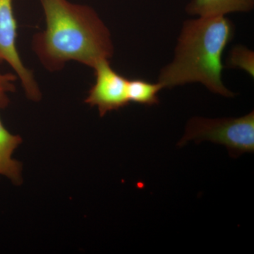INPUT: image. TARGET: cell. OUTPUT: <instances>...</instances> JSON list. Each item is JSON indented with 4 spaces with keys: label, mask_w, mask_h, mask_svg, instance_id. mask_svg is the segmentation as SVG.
Masks as SVG:
<instances>
[{
    "label": "cell",
    "mask_w": 254,
    "mask_h": 254,
    "mask_svg": "<svg viewBox=\"0 0 254 254\" xmlns=\"http://www.w3.org/2000/svg\"><path fill=\"white\" fill-rule=\"evenodd\" d=\"M93 69L95 83L85 100L86 104L97 107L100 117L129 104L127 94L128 79L113 69L109 60H101Z\"/></svg>",
    "instance_id": "5b68a950"
},
{
    "label": "cell",
    "mask_w": 254,
    "mask_h": 254,
    "mask_svg": "<svg viewBox=\"0 0 254 254\" xmlns=\"http://www.w3.org/2000/svg\"><path fill=\"white\" fill-rule=\"evenodd\" d=\"M17 29L12 0H0V64L7 63L21 82L28 99L38 101L42 98L41 89L16 48Z\"/></svg>",
    "instance_id": "277c9868"
},
{
    "label": "cell",
    "mask_w": 254,
    "mask_h": 254,
    "mask_svg": "<svg viewBox=\"0 0 254 254\" xmlns=\"http://www.w3.org/2000/svg\"><path fill=\"white\" fill-rule=\"evenodd\" d=\"M254 0H192L187 6L190 15L218 16L233 12H247L253 9Z\"/></svg>",
    "instance_id": "52a82bcc"
},
{
    "label": "cell",
    "mask_w": 254,
    "mask_h": 254,
    "mask_svg": "<svg viewBox=\"0 0 254 254\" xmlns=\"http://www.w3.org/2000/svg\"><path fill=\"white\" fill-rule=\"evenodd\" d=\"M17 79L15 73L0 71V110L4 109L9 105V94L15 91V83Z\"/></svg>",
    "instance_id": "30bf717a"
},
{
    "label": "cell",
    "mask_w": 254,
    "mask_h": 254,
    "mask_svg": "<svg viewBox=\"0 0 254 254\" xmlns=\"http://www.w3.org/2000/svg\"><path fill=\"white\" fill-rule=\"evenodd\" d=\"M227 64L230 67H239L245 70L254 77V54L246 47H234L227 58Z\"/></svg>",
    "instance_id": "9c48e42d"
},
{
    "label": "cell",
    "mask_w": 254,
    "mask_h": 254,
    "mask_svg": "<svg viewBox=\"0 0 254 254\" xmlns=\"http://www.w3.org/2000/svg\"><path fill=\"white\" fill-rule=\"evenodd\" d=\"M190 141H210L225 145L234 158L245 153H254V111L237 118L190 119L178 145L184 146Z\"/></svg>",
    "instance_id": "3957f363"
},
{
    "label": "cell",
    "mask_w": 254,
    "mask_h": 254,
    "mask_svg": "<svg viewBox=\"0 0 254 254\" xmlns=\"http://www.w3.org/2000/svg\"><path fill=\"white\" fill-rule=\"evenodd\" d=\"M163 86L160 83H153L140 79H128L127 86V94H128L129 103H138L146 106H152L158 104V93Z\"/></svg>",
    "instance_id": "ba28073f"
},
{
    "label": "cell",
    "mask_w": 254,
    "mask_h": 254,
    "mask_svg": "<svg viewBox=\"0 0 254 254\" xmlns=\"http://www.w3.org/2000/svg\"><path fill=\"white\" fill-rule=\"evenodd\" d=\"M234 35L235 26L222 15L185 21L175 58L162 68L158 83L163 88L200 83L216 94L235 96L222 81V55Z\"/></svg>",
    "instance_id": "7a4b0ae2"
},
{
    "label": "cell",
    "mask_w": 254,
    "mask_h": 254,
    "mask_svg": "<svg viewBox=\"0 0 254 254\" xmlns=\"http://www.w3.org/2000/svg\"><path fill=\"white\" fill-rule=\"evenodd\" d=\"M46 28L33 36L32 49L50 72L74 61L93 68L111 59L114 46L106 25L94 9L68 0H38Z\"/></svg>",
    "instance_id": "6da1fadb"
},
{
    "label": "cell",
    "mask_w": 254,
    "mask_h": 254,
    "mask_svg": "<svg viewBox=\"0 0 254 254\" xmlns=\"http://www.w3.org/2000/svg\"><path fill=\"white\" fill-rule=\"evenodd\" d=\"M21 142V136L10 133L0 119V175L7 177L16 185L21 182V165L12 158V154Z\"/></svg>",
    "instance_id": "8992f818"
}]
</instances>
